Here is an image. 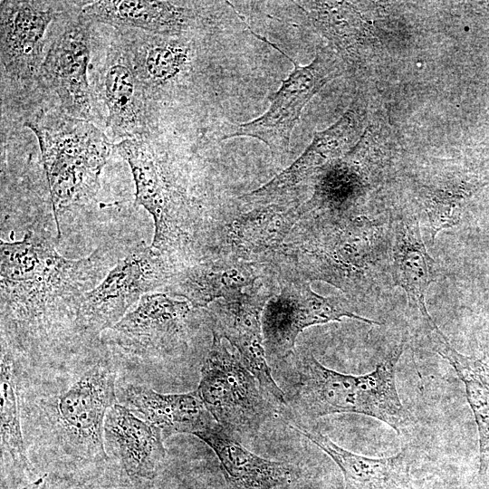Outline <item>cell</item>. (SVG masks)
I'll return each instance as SVG.
<instances>
[{
  "mask_svg": "<svg viewBox=\"0 0 489 489\" xmlns=\"http://www.w3.org/2000/svg\"><path fill=\"white\" fill-rule=\"evenodd\" d=\"M24 125L40 146L58 231L62 215L98 190L112 145L91 120L63 112L42 114Z\"/></svg>",
  "mask_w": 489,
  "mask_h": 489,
  "instance_id": "3957f363",
  "label": "cell"
},
{
  "mask_svg": "<svg viewBox=\"0 0 489 489\" xmlns=\"http://www.w3.org/2000/svg\"><path fill=\"white\" fill-rule=\"evenodd\" d=\"M195 436L216 453L228 489H273L300 477L296 465L252 453L216 421Z\"/></svg>",
  "mask_w": 489,
  "mask_h": 489,
  "instance_id": "ffe728a7",
  "label": "cell"
},
{
  "mask_svg": "<svg viewBox=\"0 0 489 489\" xmlns=\"http://www.w3.org/2000/svg\"><path fill=\"white\" fill-rule=\"evenodd\" d=\"M359 129L358 110L351 107L331 127L316 132L310 145L292 165L263 187L243 195L239 199L260 206L287 197L346 153L356 140Z\"/></svg>",
  "mask_w": 489,
  "mask_h": 489,
  "instance_id": "2e32d148",
  "label": "cell"
},
{
  "mask_svg": "<svg viewBox=\"0 0 489 489\" xmlns=\"http://www.w3.org/2000/svg\"><path fill=\"white\" fill-rule=\"evenodd\" d=\"M342 317L379 324L355 313L348 302L340 297H324L315 293L306 280H283L280 294L267 302L263 313L266 356L271 359L288 357L293 351L297 336L305 328L340 321Z\"/></svg>",
  "mask_w": 489,
  "mask_h": 489,
  "instance_id": "30bf717a",
  "label": "cell"
},
{
  "mask_svg": "<svg viewBox=\"0 0 489 489\" xmlns=\"http://www.w3.org/2000/svg\"><path fill=\"white\" fill-rule=\"evenodd\" d=\"M0 258L2 338L18 344L43 336L61 321L74 324L83 297L110 266L102 248L67 259L34 232L21 241H1Z\"/></svg>",
  "mask_w": 489,
  "mask_h": 489,
  "instance_id": "6da1fadb",
  "label": "cell"
},
{
  "mask_svg": "<svg viewBox=\"0 0 489 489\" xmlns=\"http://www.w3.org/2000/svg\"><path fill=\"white\" fill-rule=\"evenodd\" d=\"M97 87L107 109V125L116 138L146 135L148 92L125 43L108 52Z\"/></svg>",
  "mask_w": 489,
  "mask_h": 489,
  "instance_id": "5bb4252c",
  "label": "cell"
},
{
  "mask_svg": "<svg viewBox=\"0 0 489 489\" xmlns=\"http://www.w3.org/2000/svg\"><path fill=\"white\" fill-rule=\"evenodd\" d=\"M471 195L468 185L455 188H438L430 190L424 198L432 239L445 229L458 224L465 200Z\"/></svg>",
  "mask_w": 489,
  "mask_h": 489,
  "instance_id": "f1b7e54d",
  "label": "cell"
},
{
  "mask_svg": "<svg viewBox=\"0 0 489 489\" xmlns=\"http://www.w3.org/2000/svg\"><path fill=\"white\" fill-rule=\"evenodd\" d=\"M254 282V273L244 264L197 262L178 266L166 288L193 308H201L234 296Z\"/></svg>",
  "mask_w": 489,
  "mask_h": 489,
  "instance_id": "603a6c76",
  "label": "cell"
},
{
  "mask_svg": "<svg viewBox=\"0 0 489 489\" xmlns=\"http://www.w3.org/2000/svg\"><path fill=\"white\" fill-rule=\"evenodd\" d=\"M37 489H53V488L48 486L47 483H45L41 487H38Z\"/></svg>",
  "mask_w": 489,
  "mask_h": 489,
  "instance_id": "f546056e",
  "label": "cell"
},
{
  "mask_svg": "<svg viewBox=\"0 0 489 489\" xmlns=\"http://www.w3.org/2000/svg\"><path fill=\"white\" fill-rule=\"evenodd\" d=\"M402 351L400 345L372 372L360 376L330 369L309 352L298 354L294 380L284 394L286 406L303 419L336 413L365 415L399 434L408 420L395 381Z\"/></svg>",
  "mask_w": 489,
  "mask_h": 489,
  "instance_id": "7a4b0ae2",
  "label": "cell"
},
{
  "mask_svg": "<svg viewBox=\"0 0 489 489\" xmlns=\"http://www.w3.org/2000/svg\"><path fill=\"white\" fill-rule=\"evenodd\" d=\"M295 5L312 26L340 53L342 59L358 57L371 40L370 28L349 2L297 1Z\"/></svg>",
  "mask_w": 489,
  "mask_h": 489,
  "instance_id": "d4e9b609",
  "label": "cell"
},
{
  "mask_svg": "<svg viewBox=\"0 0 489 489\" xmlns=\"http://www.w3.org/2000/svg\"><path fill=\"white\" fill-rule=\"evenodd\" d=\"M334 222L296 249V263L306 278L325 281L350 294H365L383 273L385 232L365 216Z\"/></svg>",
  "mask_w": 489,
  "mask_h": 489,
  "instance_id": "277c9868",
  "label": "cell"
},
{
  "mask_svg": "<svg viewBox=\"0 0 489 489\" xmlns=\"http://www.w3.org/2000/svg\"><path fill=\"white\" fill-rule=\"evenodd\" d=\"M122 397L125 407L159 429L165 439L175 434L195 436L215 422L197 389L182 394H161L146 386L129 384L123 388Z\"/></svg>",
  "mask_w": 489,
  "mask_h": 489,
  "instance_id": "44dd1931",
  "label": "cell"
},
{
  "mask_svg": "<svg viewBox=\"0 0 489 489\" xmlns=\"http://www.w3.org/2000/svg\"><path fill=\"white\" fill-rule=\"evenodd\" d=\"M302 216L296 203L260 205L233 224L231 240L241 255L277 247Z\"/></svg>",
  "mask_w": 489,
  "mask_h": 489,
  "instance_id": "4316f807",
  "label": "cell"
},
{
  "mask_svg": "<svg viewBox=\"0 0 489 489\" xmlns=\"http://www.w3.org/2000/svg\"><path fill=\"white\" fill-rule=\"evenodd\" d=\"M55 3L1 1V62L17 80L38 74L44 54V36L55 14Z\"/></svg>",
  "mask_w": 489,
  "mask_h": 489,
  "instance_id": "9a60e30c",
  "label": "cell"
},
{
  "mask_svg": "<svg viewBox=\"0 0 489 489\" xmlns=\"http://www.w3.org/2000/svg\"><path fill=\"white\" fill-rule=\"evenodd\" d=\"M0 433L2 459H9L22 472L31 470L22 431L16 397L14 361L11 350L1 342Z\"/></svg>",
  "mask_w": 489,
  "mask_h": 489,
  "instance_id": "83f0119b",
  "label": "cell"
},
{
  "mask_svg": "<svg viewBox=\"0 0 489 489\" xmlns=\"http://www.w3.org/2000/svg\"><path fill=\"white\" fill-rule=\"evenodd\" d=\"M116 373L96 364L71 379L47 398V423L64 441L69 453L94 461H106L104 422L109 409L117 403Z\"/></svg>",
  "mask_w": 489,
  "mask_h": 489,
  "instance_id": "ba28073f",
  "label": "cell"
},
{
  "mask_svg": "<svg viewBox=\"0 0 489 489\" xmlns=\"http://www.w3.org/2000/svg\"><path fill=\"white\" fill-rule=\"evenodd\" d=\"M391 235L389 256L393 282L405 291L419 331L426 336L438 327L426 306L427 289L436 277L435 261L427 251L416 217L393 222Z\"/></svg>",
  "mask_w": 489,
  "mask_h": 489,
  "instance_id": "ac0fdd59",
  "label": "cell"
},
{
  "mask_svg": "<svg viewBox=\"0 0 489 489\" xmlns=\"http://www.w3.org/2000/svg\"><path fill=\"white\" fill-rule=\"evenodd\" d=\"M216 3L192 1L103 0L84 5L80 16L119 29H138L164 36H187L214 22Z\"/></svg>",
  "mask_w": 489,
  "mask_h": 489,
  "instance_id": "4fadbf2b",
  "label": "cell"
},
{
  "mask_svg": "<svg viewBox=\"0 0 489 489\" xmlns=\"http://www.w3.org/2000/svg\"><path fill=\"white\" fill-rule=\"evenodd\" d=\"M186 37L146 33L138 35L134 41H126L148 94L149 91L178 83L187 74L193 61L192 48Z\"/></svg>",
  "mask_w": 489,
  "mask_h": 489,
  "instance_id": "cb8c5ba5",
  "label": "cell"
},
{
  "mask_svg": "<svg viewBox=\"0 0 489 489\" xmlns=\"http://www.w3.org/2000/svg\"><path fill=\"white\" fill-rule=\"evenodd\" d=\"M250 32L284 54L293 69L282 82L264 114L247 122L221 121L213 131L214 139L216 141L237 137L256 139L268 147L277 161H283L303 109L326 83L344 73L345 61L332 48L323 47L309 64L300 65L274 43L253 30Z\"/></svg>",
  "mask_w": 489,
  "mask_h": 489,
  "instance_id": "8992f818",
  "label": "cell"
},
{
  "mask_svg": "<svg viewBox=\"0 0 489 489\" xmlns=\"http://www.w3.org/2000/svg\"><path fill=\"white\" fill-rule=\"evenodd\" d=\"M292 427L336 463L342 472L345 489H411L405 450L389 457L371 458L340 447L319 430Z\"/></svg>",
  "mask_w": 489,
  "mask_h": 489,
  "instance_id": "7402d4cb",
  "label": "cell"
},
{
  "mask_svg": "<svg viewBox=\"0 0 489 489\" xmlns=\"http://www.w3.org/2000/svg\"><path fill=\"white\" fill-rule=\"evenodd\" d=\"M164 439L159 429L121 404L116 403L107 412L103 430L105 450L118 459L131 479L152 480L157 476L166 457Z\"/></svg>",
  "mask_w": 489,
  "mask_h": 489,
  "instance_id": "d6986e66",
  "label": "cell"
},
{
  "mask_svg": "<svg viewBox=\"0 0 489 489\" xmlns=\"http://www.w3.org/2000/svg\"><path fill=\"white\" fill-rule=\"evenodd\" d=\"M90 22H70L50 44L37 78L58 98L63 113L82 120L92 118V95L88 80L91 62Z\"/></svg>",
  "mask_w": 489,
  "mask_h": 489,
  "instance_id": "7c38bea8",
  "label": "cell"
},
{
  "mask_svg": "<svg viewBox=\"0 0 489 489\" xmlns=\"http://www.w3.org/2000/svg\"><path fill=\"white\" fill-rule=\"evenodd\" d=\"M263 285L219 299L211 307L213 332L226 339L243 364L255 377L261 388L277 405L286 406L283 390L273 379L264 345L261 316L270 300Z\"/></svg>",
  "mask_w": 489,
  "mask_h": 489,
  "instance_id": "8fae6325",
  "label": "cell"
},
{
  "mask_svg": "<svg viewBox=\"0 0 489 489\" xmlns=\"http://www.w3.org/2000/svg\"><path fill=\"white\" fill-rule=\"evenodd\" d=\"M429 345L449 362L465 385L479 434L481 471H484L489 464V359L461 354L443 333Z\"/></svg>",
  "mask_w": 489,
  "mask_h": 489,
  "instance_id": "484cf974",
  "label": "cell"
},
{
  "mask_svg": "<svg viewBox=\"0 0 489 489\" xmlns=\"http://www.w3.org/2000/svg\"><path fill=\"white\" fill-rule=\"evenodd\" d=\"M197 391L215 421L237 439L257 434L274 412L238 353L214 332Z\"/></svg>",
  "mask_w": 489,
  "mask_h": 489,
  "instance_id": "52a82bcc",
  "label": "cell"
},
{
  "mask_svg": "<svg viewBox=\"0 0 489 489\" xmlns=\"http://www.w3.org/2000/svg\"><path fill=\"white\" fill-rule=\"evenodd\" d=\"M187 301L168 294H144L110 330L115 344L136 354L164 350L177 340L190 312Z\"/></svg>",
  "mask_w": 489,
  "mask_h": 489,
  "instance_id": "e0dca14e",
  "label": "cell"
},
{
  "mask_svg": "<svg viewBox=\"0 0 489 489\" xmlns=\"http://www.w3.org/2000/svg\"><path fill=\"white\" fill-rule=\"evenodd\" d=\"M176 269L150 246H139L85 294L76 314V330L96 335L110 329L144 294L166 288Z\"/></svg>",
  "mask_w": 489,
  "mask_h": 489,
  "instance_id": "9c48e42d",
  "label": "cell"
},
{
  "mask_svg": "<svg viewBox=\"0 0 489 489\" xmlns=\"http://www.w3.org/2000/svg\"><path fill=\"white\" fill-rule=\"evenodd\" d=\"M118 152L128 162L135 183L136 203L153 217L150 247L176 265L192 235L191 205L167 156L146 135L121 140Z\"/></svg>",
  "mask_w": 489,
  "mask_h": 489,
  "instance_id": "5b68a950",
  "label": "cell"
}]
</instances>
